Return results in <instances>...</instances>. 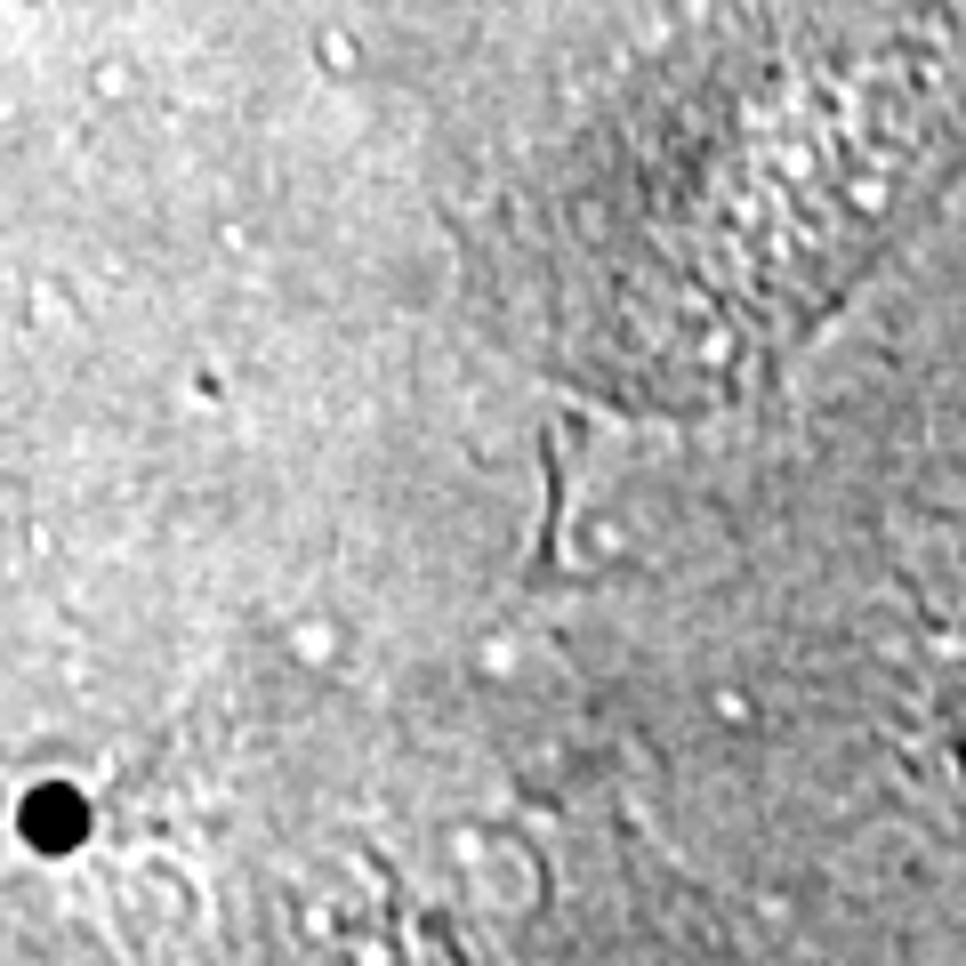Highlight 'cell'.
Returning a JSON list of instances; mask_svg holds the SVG:
<instances>
[{"label":"cell","mask_w":966,"mask_h":966,"mask_svg":"<svg viewBox=\"0 0 966 966\" xmlns=\"http://www.w3.org/2000/svg\"><path fill=\"white\" fill-rule=\"evenodd\" d=\"M950 41L861 32L669 89L556 210V331L629 387H693L781 347L950 137Z\"/></svg>","instance_id":"obj_1"}]
</instances>
